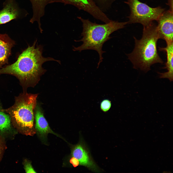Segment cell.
Listing matches in <instances>:
<instances>
[{
    "instance_id": "obj_14",
    "label": "cell",
    "mask_w": 173,
    "mask_h": 173,
    "mask_svg": "<svg viewBox=\"0 0 173 173\" xmlns=\"http://www.w3.org/2000/svg\"><path fill=\"white\" fill-rule=\"evenodd\" d=\"M0 102V131L4 132L10 129L11 119L9 115L2 110Z\"/></svg>"
},
{
    "instance_id": "obj_2",
    "label": "cell",
    "mask_w": 173,
    "mask_h": 173,
    "mask_svg": "<svg viewBox=\"0 0 173 173\" xmlns=\"http://www.w3.org/2000/svg\"><path fill=\"white\" fill-rule=\"evenodd\" d=\"M134 49L127 54L133 67L145 73L150 70L151 66L155 63L163 62L158 53L157 43L160 39L157 25L152 22L143 26L142 36L138 40L134 37Z\"/></svg>"
},
{
    "instance_id": "obj_11",
    "label": "cell",
    "mask_w": 173,
    "mask_h": 173,
    "mask_svg": "<svg viewBox=\"0 0 173 173\" xmlns=\"http://www.w3.org/2000/svg\"><path fill=\"white\" fill-rule=\"evenodd\" d=\"M15 44L14 41L6 34H0V69L8 64L11 49Z\"/></svg>"
},
{
    "instance_id": "obj_6",
    "label": "cell",
    "mask_w": 173,
    "mask_h": 173,
    "mask_svg": "<svg viewBox=\"0 0 173 173\" xmlns=\"http://www.w3.org/2000/svg\"><path fill=\"white\" fill-rule=\"evenodd\" d=\"M71 146V156L78 160L80 166L85 167L95 173H100L103 171L94 160L89 149L82 136H80L78 143Z\"/></svg>"
},
{
    "instance_id": "obj_8",
    "label": "cell",
    "mask_w": 173,
    "mask_h": 173,
    "mask_svg": "<svg viewBox=\"0 0 173 173\" xmlns=\"http://www.w3.org/2000/svg\"><path fill=\"white\" fill-rule=\"evenodd\" d=\"M160 39L173 41V11H164L157 20Z\"/></svg>"
},
{
    "instance_id": "obj_1",
    "label": "cell",
    "mask_w": 173,
    "mask_h": 173,
    "mask_svg": "<svg viewBox=\"0 0 173 173\" xmlns=\"http://www.w3.org/2000/svg\"><path fill=\"white\" fill-rule=\"evenodd\" d=\"M37 40L31 46H29L19 55L14 63L0 69V75L7 74L13 75L19 80L23 90L32 86L46 71L42 67L43 64L49 61H55L60 63L59 61L42 56L43 48L41 45L36 46Z\"/></svg>"
},
{
    "instance_id": "obj_3",
    "label": "cell",
    "mask_w": 173,
    "mask_h": 173,
    "mask_svg": "<svg viewBox=\"0 0 173 173\" xmlns=\"http://www.w3.org/2000/svg\"><path fill=\"white\" fill-rule=\"evenodd\" d=\"M82 23L83 30L81 34L82 37L76 42L81 41L83 43L77 47H74L73 50L80 52L86 50L96 51L99 56V60L97 67L102 61L103 54L105 51L102 48L104 44L111 37L110 35L114 31L122 29L128 23V22H119L111 20L104 24H99L92 22L88 19L78 17Z\"/></svg>"
},
{
    "instance_id": "obj_9",
    "label": "cell",
    "mask_w": 173,
    "mask_h": 173,
    "mask_svg": "<svg viewBox=\"0 0 173 173\" xmlns=\"http://www.w3.org/2000/svg\"><path fill=\"white\" fill-rule=\"evenodd\" d=\"M35 110V128L36 133L42 142L46 143L47 135L49 133L52 134L62 138L50 128L44 116L42 110L38 105H36Z\"/></svg>"
},
{
    "instance_id": "obj_13",
    "label": "cell",
    "mask_w": 173,
    "mask_h": 173,
    "mask_svg": "<svg viewBox=\"0 0 173 173\" xmlns=\"http://www.w3.org/2000/svg\"><path fill=\"white\" fill-rule=\"evenodd\" d=\"M167 45L164 48H160L159 50L166 52L167 56V62L165 68L167 71L162 73H158L160 74V78L168 79L170 82L173 81V41H166Z\"/></svg>"
},
{
    "instance_id": "obj_15",
    "label": "cell",
    "mask_w": 173,
    "mask_h": 173,
    "mask_svg": "<svg viewBox=\"0 0 173 173\" xmlns=\"http://www.w3.org/2000/svg\"><path fill=\"white\" fill-rule=\"evenodd\" d=\"M25 171L26 173H36L31 163L28 161L25 162L24 165Z\"/></svg>"
},
{
    "instance_id": "obj_10",
    "label": "cell",
    "mask_w": 173,
    "mask_h": 173,
    "mask_svg": "<svg viewBox=\"0 0 173 173\" xmlns=\"http://www.w3.org/2000/svg\"><path fill=\"white\" fill-rule=\"evenodd\" d=\"M54 2L73 5L87 12L95 18L99 16L102 13L101 10L93 0H54Z\"/></svg>"
},
{
    "instance_id": "obj_7",
    "label": "cell",
    "mask_w": 173,
    "mask_h": 173,
    "mask_svg": "<svg viewBox=\"0 0 173 173\" xmlns=\"http://www.w3.org/2000/svg\"><path fill=\"white\" fill-rule=\"evenodd\" d=\"M28 13L19 7L15 0H5L0 10V25L26 16Z\"/></svg>"
},
{
    "instance_id": "obj_4",
    "label": "cell",
    "mask_w": 173,
    "mask_h": 173,
    "mask_svg": "<svg viewBox=\"0 0 173 173\" xmlns=\"http://www.w3.org/2000/svg\"><path fill=\"white\" fill-rule=\"evenodd\" d=\"M37 94L23 92L15 97L11 106L2 110L10 116L11 120L24 130L27 134L33 136L36 133L34 125V111L37 105Z\"/></svg>"
},
{
    "instance_id": "obj_17",
    "label": "cell",
    "mask_w": 173,
    "mask_h": 173,
    "mask_svg": "<svg viewBox=\"0 0 173 173\" xmlns=\"http://www.w3.org/2000/svg\"><path fill=\"white\" fill-rule=\"evenodd\" d=\"M69 162L74 167H76L80 166V163L78 160L72 156H71L69 160Z\"/></svg>"
},
{
    "instance_id": "obj_12",
    "label": "cell",
    "mask_w": 173,
    "mask_h": 173,
    "mask_svg": "<svg viewBox=\"0 0 173 173\" xmlns=\"http://www.w3.org/2000/svg\"><path fill=\"white\" fill-rule=\"evenodd\" d=\"M32 4L33 12L32 17L30 21L32 23L37 22L40 31L41 27V19L44 15L45 8L48 4L55 2L54 0H29Z\"/></svg>"
},
{
    "instance_id": "obj_18",
    "label": "cell",
    "mask_w": 173,
    "mask_h": 173,
    "mask_svg": "<svg viewBox=\"0 0 173 173\" xmlns=\"http://www.w3.org/2000/svg\"><path fill=\"white\" fill-rule=\"evenodd\" d=\"M95 3V1L97 2L101 3L102 4H106L107 3H109L110 2L111 3L115 0H93Z\"/></svg>"
},
{
    "instance_id": "obj_16",
    "label": "cell",
    "mask_w": 173,
    "mask_h": 173,
    "mask_svg": "<svg viewBox=\"0 0 173 173\" xmlns=\"http://www.w3.org/2000/svg\"><path fill=\"white\" fill-rule=\"evenodd\" d=\"M111 104L109 101L106 100L103 101L101 104L102 109L106 111L108 110L111 106Z\"/></svg>"
},
{
    "instance_id": "obj_19",
    "label": "cell",
    "mask_w": 173,
    "mask_h": 173,
    "mask_svg": "<svg viewBox=\"0 0 173 173\" xmlns=\"http://www.w3.org/2000/svg\"><path fill=\"white\" fill-rule=\"evenodd\" d=\"M168 4L170 6L169 10L173 11V0H168Z\"/></svg>"
},
{
    "instance_id": "obj_5",
    "label": "cell",
    "mask_w": 173,
    "mask_h": 173,
    "mask_svg": "<svg viewBox=\"0 0 173 173\" xmlns=\"http://www.w3.org/2000/svg\"><path fill=\"white\" fill-rule=\"evenodd\" d=\"M130 7V13L128 23H139L147 26L154 20H157L164 11L160 6L151 7L138 0H127L125 2Z\"/></svg>"
}]
</instances>
